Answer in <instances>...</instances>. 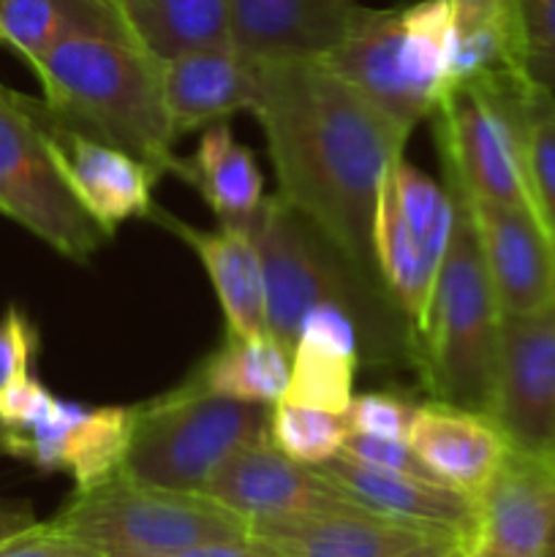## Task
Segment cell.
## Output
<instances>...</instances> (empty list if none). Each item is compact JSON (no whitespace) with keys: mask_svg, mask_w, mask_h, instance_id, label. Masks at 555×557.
I'll return each mask as SVG.
<instances>
[{"mask_svg":"<svg viewBox=\"0 0 555 557\" xmlns=\"http://www.w3.org/2000/svg\"><path fill=\"white\" fill-rule=\"evenodd\" d=\"M256 101L278 196L348 259L379 277L375 210L408 134L365 101L324 60L254 63Z\"/></svg>","mask_w":555,"mask_h":557,"instance_id":"obj_1","label":"cell"},{"mask_svg":"<svg viewBox=\"0 0 555 557\" xmlns=\"http://www.w3.org/2000/svg\"><path fill=\"white\" fill-rule=\"evenodd\" d=\"M248 232L264 275L267 335L292 357L299 321L316 305L348 310L370 368H411L414 332L384 281L354 264L310 218L281 196H264Z\"/></svg>","mask_w":555,"mask_h":557,"instance_id":"obj_2","label":"cell"},{"mask_svg":"<svg viewBox=\"0 0 555 557\" xmlns=\"http://www.w3.org/2000/svg\"><path fill=\"white\" fill-rule=\"evenodd\" d=\"M30 69L41 101L65 123L134 156L158 180L177 172L161 63L131 33H74Z\"/></svg>","mask_w":555,"mask_h":557,"instance_id":"obj_3","label":"cell"},{"mask_svg":"<svg viewBox=\"0 0 555 557\" xmlns=\"http://www.w3.org/2000/svg\"><path fill=\"white\" fill-rule=\"evenodd\" d=\"M444 180L455 199V228L428 319L414 337L411 368L430 392V400L488 413L501 308L484 270L466 190L449 174Z\"/></svg>","mask_w":555,"mask_h":557,"instance_id":"obj_4","label":"cell"},{"mask_svg":"<svg viewBox=\"0 0 555 557\" xmlns=\"http://www.w3.org/2000/svg\"><path fill=\"white\" fill-rule=\"evenodd\" d=\"M272 406L210 395L188 379L136 406L123 476L180 493H201L212 473L270 435Z\"/></svg>","mask_w":555,"mask_h":557,"instance_id":"obj_5","label":"cell"},{"mask_svg":"<svg viewBox=\"0 0 555 557\" xmlns=\"http://www.w3.org/2000/svg\"><path fill=\"white\" fill-rule=\"evenodd\" d=\"M52 522L101 557H174L250 533L248 522L205 493L152 487L123 473L76 490Z\"/></svg>","mask_w":555,"mask_h":557,"instance_id":"obj_6","label":"cell"},{"mask_svg":"<svg viewBox=\"0 0 555 557\" xmlns=\"http://www.w3.org/2000/svg\"><path fill=\"white\" fill-rule=\"evenodd\" d=\"M528 87L531 82L515 69L457 82L433 120L444 174L468 196L536 212L526 147Z\"/></svg>","mask_w":555,"mask_h":557,"instance_id":"obj_7","label":"cell"},{"mask_svg":"<svg viewBox=\"0 0 555 557\" xmlns=\"http://www.w3.org/2000/svg\"><path fill=\"white\" fill-rule=\"evenodd\" d=\"M0 215L71 261H90L112 234L60 174L25 96L0 85Z\"/></svg>","mask_w":555,"mask_h":557,"instance_id":"obj_8","label":"cell"},{"mask_svg":"<svg viewBox=\"0 0 555 557\" xmlns=\"http://www.w3.org/2000/svg\"><path fill=\"white\" fill-rule=\"evenodd\" d=\"M488 417L509 449L555 460V302L501 315Z\"/></svg>","mask_w":555,"mask_h":557,"instance_id":"obj_9","label":"cell"},{"mask_svg":"<svg viewBox=\"0 0 555 557\" xmlns=\"http://www.w3.org/2000/svg\"><path fill=\"white\" fill-rule=\"evenodd\" d=\"M201 493L248 522V531L264 522L297 520L359 506L316 468L303 466L275 449L270 435L234 451L212 473Z\"/></svg>","mask_w":555,"mask_h":557,"instance_id":"obj_10","label":"cell"},{"mask_svg":"<svg viewBox=\"0 0 555 557\" xmlns=\"http://www.w3.org/2000/svg\"><path fill=\"white\" fill-rule=\"evenodd\" d=\"M33 120L41 128L60 174L87 212L114 237L118 226L156 210L152 188L158 177L128 152L65 123L44 101L25 96Z\"/></svg>","mask_w":555,"mask_h":557,"instance_id":"obj_11","label":"cell"},{"mask_svg":"<svg viewBox=\"0 0 555 557\" xmlns=\"http://www.w3.org/2000/svg\"><path fill=\"white\" fill-rule=\"evenodd\" d=\"M555 528V460L509 449L477 500L466 557H547Z\"/></svg>","mask_w":555,"mask_h":557,"instance_id":"obj_12","label":"cell"},{"mask_svg":"<svg viewBox=\"0 0 555 557\" xmlns=\"http://www.w3.org/2000/svg\"><path fill=\"white\" fill-rule=\"evenodd\" d=\"M324 63L408 136L422 120L435 114V103L424 96L408 69L403 9L359 5L351 30L326 54Z\"/></svg>","mask_w":555,"mask_h":557,"instance_id":"obj_13","label":"cell"},{"mask_svg":"<svg viewBox=\"0 0 555 557\" xmlns=\"http://www.w3.org/2000/svg\"><path fill=\"white\" fill-rule=\"evenodd\" d=\"M468 207L501 315L533 313L553 305L555 248L536 212L473 196H468Z\"/></svg>","mask_w":555,"mask_h":557,"instance_id":"obj_14","label":"cell"},{"mask_svg":"<svg viewBox=\"0 0 555 557\" xmlns=\"http://www.w3.org/2000/svg\"><path fill=\"white\" fill-rule=\"evenodd\" d=\"M357 11L354 0H229V38L250 63L324 60Z\"/></svg>","mask_w":555,"mask_h":557,"instance_id":"obj_15","label":"cell"},{"mask_svg":"<svg viewBox=\"0 0 555 557\" xmlns=\"http://www.w3.org/2000/svg\"><path fill=\"white\" fill-rule=\"evenodd\" d=\"M408 444L435 479L479 500L509 455L504 433L484 411L430 400L417 406Z\"/></svg>","mask_w":555,"mask_h":557,"instance_id":"obj_16","label":"cell"},{"mask_svg":"<svg viewBox=\"0 0 555 557\" xmlns=\"http://www.w3.org/2000/svg\"><path fill=\"white\" fill-rule=\"evenodd\" d=\"M161 90L174 139L250 112L256 69L232 44L188 49L161 63Z\"/></svg>","mask_w":555,"mask_h":557,"instance_id":"obj_17","label":"cell"},{"mask_svg":"<svg viewBox=\"0 0 555 557\" xmlns=\"http://www.w3.org/2000/svg\"><path fill=\"white\" fill-rule=\"evenodd\" d=\"M321 476L330 479L341 493H346L354 504L375 511L390 520L408 522V525L428 528V531L452 533V536H471L477 520V500L457 493L430 479L406 476V473L381 471L365 466L348 455H337L332 460L316 466Z\"/></svg>","mask_w":555,"mask_h":557,"instance_id":"obj_18","label":"cell"},{"mask_svg":"<svg viewBox=\"0 0 555 557\" xmlns=\"http://www.w3.org/2000/svg\"><path fill=\"white\" fill-rule=\"evenodd\" d=\"M359 368L362 337L354 315L337 305H316L299 321L283 400L343 417Z\"/></svg>","mask_w":555,"mask_h":557,"instance_id":"obj_19","label":"cell"},{"mask_svg":"<svg viewBox=\"0 0 555 557\" xmlns=\"http://www.w3.org/2000/svg\"><path fill=\"white\" fill-rule=\"evenodd\" d=\"M150 218L169 228L174 237L183 239L196 253L199 264L205 267L218 302H221L223 319H226V335L264 337V275H261V259L254 234L248 228L226 226V223L212 232H201L161 207H156Z\"/></svg>","mask_w":555,"mask_h":557,"instance_id":"obj_20","label":"cell"},{"mask_svg":"<svg viewBox=\"0 0 555 557\" xmlns=\"http://www.w3.org/2000/svg\"><path fill=\"white\" fill-rule=\"evenodd\" d=\"M250 533L270 542L286 557H400L430 539L452 536L390 520L362 506L264 522L250 528Z\"/></svg>","mask_w":555,"mask_h":557,"instance_id":"obj_21","label":"cell"},{"mask_svg":"<svg viewBox=\"0 0 555 557\" xmlns=\"http://www.w3.org/2000/svg\"><path fill=\"white\" fill-rule=\"evenodd\" d=\"M174 177L194 185L218 223L226 226L248 228L264 201L259 163L248 147L234 139L229 123L205 128L194 156L180 158Z\"/></svg>","mask_w":555,"mask_h":557,"instance_id":"obj_22","label":"cell"},{"mask_svg":"<svg viewBox=\"0 0 555 557\" xmlns=\"http://www.w3.org/2000/svg\"><path fill=\"white\" fill-rule=\"evenodd\" d=\"M74 33H131L114 0H0V41L27 65Z\"/></svg>","mask_w":555,"mask_h":557,"instance_id":"obj_23","label":"cell"},{"mask_svg":"<svg viewBox=\"0 0 555 557\" xmlns=\"http://www.w3.org/2000/svg\"><path fill=\"white\" fill-rule=\"evenodd\" d=\"M288 373H292V357L270 335H226L215 351L196 364L188 381L210 395L229 397V400L275 406L286 395Z\"/></svg>","mask_w":555,"mask_h":557,"instance_id":"obj_24","label":"cell"},{"mask_svg":"<svg viewBox=\"0 0 555 557\" xmlns=\"http://www.w3.org/2000/svg\"><path fill=\"white\" fill-rule=\"evenodd\" d=\"M125 27L158 63L188 49L232 44L229 0H114Z\"/></svg>","mask_w":555,"mask_h":557,"instance_id":"obj_25","label":"cell"},{"mask_svg":"<svg viewBox=\"0 0 555 557\" xmlns=\"http://www.w3.org/2000/svg\"><path fill=\"white\" fill-rule=\"evenodd\" d=\"M136 424V406L87 408L65 441L63 471L71 473L76 490H90L123 471L131 435Z\"/></svg>","mask_w":555,"mask_h":557,"instance_id":"obj_26","label":"cell"},{"mask_svg":"<svg viewBox=\"0 0 555 557\" xmlns=\"http://www.w3.org/2000/svg\"><path fill=\"white\" fill-rule=\"evenodd\" d=\"M348 438V424L341 413H326L319 408L275 403L270 411V441L275 449L303 466H321L343 451Z\"/></svg>","mask_w":555,"mask_h":557,"instance_id":"obj_27","label":"cell"},{"mask_svg":"<svg viewBox=\"0 0 555 557\" xmlns=\"http://www.w3.org/2000/svg\"><path fill=\"white\" fill-rule=\"evenodd\" d=\"M526 147L533 205L555 248V92L533 85L526 96Z\"/></svg>","mask_w":555,"mask_h":557,"instance_id":"obj_28","label":"cell"},{"mask_svg":"<svg viewBox=\"0 0 555 557\" xmlns=\"http://www.w3.org/2000/svg\"><path fill=\"white\" fill-rule=\"evenodd\" d=\"M517 69L533 87L555 92V0H509Z\"/></svg>","mask_w":555,"mask_h":557,"instance_id":"obj_29","label":"cell"},{"mask_svg":"<svg viewBox=\"0 0 555 557\" xmlns=\"http://www.w3.org/2000/svg\"><path fill=\"white\" fill-rule=\"evenodd\" d=\"M414 411L417 406L395 392H365V395L351 397L343 419L348 424V433L408 441Z\"/></svg>","mask_w":555,"mask_h":557,"instance_id":"obj_30","label":"cell"},{"mask_svg":"<svg viewBox=\"0 0 555 557\" xmlns=\"http://www.w3.org/2000/svg\"><path fill=\"white\" fill-rule=\"evenodd\" d=\"M38 343L41 337H38L36 324L16 305H11L0 315V386L30 375Z\"/></svg>","mask_w":555,"mask_h":557,"instance_id":"obj_31","label":"cell"},{"mask_svg":"<svg viewBox=\"0 0 555 557\" xmlns=\"http://www.w3.org/2000/svg\"><path fill=\"white\" fill-rule=\"evenodd\" d=\"M343 455L354 457V460L365 462V466L381 468V471L406 473V476H419V479H430V482H439V479L430 473V468L419 460V455L414 451V446L408 444V441L373 438V435L348 433L346 444H343Z\"/></svg>","mask_w":555,"mask_h":557,"instance_id":"obj_32","label":"cell"},{"mask_svg":"<svg viewBox=\"0 0 555 557\" xmlns=\"http://www.w3.org/2000/svg\"><path fill=\"white\" fill-rule=\"evenodd\" d=\"M0 557H101V555L49 520V522H36V525L27 528V531L0 542Z\"/></svg>","mask_w":555,"mask_h":557,"instance_id":"obj_33","label":"cell"},{"mask_svg":"<svg viewBox=\"0 0 555 557\" xmlns=\"http://www.w3.org/2000/svg\"><path fill=\"white\" fill-rule=\"evenodd\" d=\"M54 403H58V397L33 375L11 381V384L0 386V428H30V424L41 422L52 411Z\"/></svg>","mask_w":555,"mask_h":557,"instance_id":"obj_34","label":"cell"},{"mask_svg":"<svg viewBox=\"0 0 555 557\" xmlns=\"http://www.w3.org/2000/svg\"><path fill=\"white\" fill-rule=\"evenodd\" d=\"M174 557H286V555H283L281 549L272 547L270 542H264V539L248 533V536L199 544V547H190Z\"/></svg>","mask_w":555,"mask_h":557,"instance_id":"obj_35","label":"cell"},{"mask_svg":"<svg viewBox=\"0 0 555 557\" xmlns=\"http://www.w3.org/2000/svg\"><path fill=\"white\" fill-rule=\"evenodd\" d=\"M452 14H455V25L498 22V25L511 27L509 0H452Z\"/></svg>","mask_w":555,"mask_h":557,"instance_id":"obj_36","label":"cell"},{"mask_svg":"<svg viewBox=\"0 0 555 557\" xmlns=\"http://www.w3.org/2000/svg\"><path fill=\"white\" fill-rule=\"evenodd\" d=\"M38 522L33 509L27 504H16V500L0 498V542L16 536V533L27 531Z\"/></svg>","mask_w":555,"mask_h":557,"instance_id":"obj_37","label":"cell"},{"mask_svg":"<svg viewBox=\"0 0 555 557\" xmlns=\"http://www.w3.org/2000/svg\"><path fill=\"white\" fill-rule=\"evenodd\" d=\"M400 557H466V539L460 536L430 539V542L408 549V553Z\"/></svg>","mask_w":555,"mask_h":557,"instance_id":"obj_38","label":"cell"},{"mask_svg":"<svg viewBox=\"0 0 555 557\" xmlns=\"http://www.w3.org/2000/svg\"><path fill=\"white\" fill-rule=\"evenodd\" d=\"M547 557H555V528H553V536H550V549H547Z\"/></svg>","mask_w":555,"mask_h":557,"instance_id":"obj_39","label":"cell"}]
</instances>
